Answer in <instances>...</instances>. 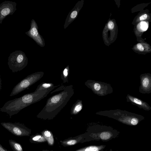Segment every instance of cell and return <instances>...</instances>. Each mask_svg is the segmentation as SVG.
Segmentation results:
<instances>
[{
  "mask_svg": "<svg viewBox=\"0 0 151 151\" xmlns=\"http://www.w3.org/2000/svg\"><path fill=\"white\" fill-rule=\"evenodd\" d=\"M8 151H9V150H8Z\"/></svg>",
  "mask_w": 151,
  "mask_h": 151,
  "instance_id": "83f0119b",
  "label": "cell"
},
{
  "mask_svg": "<svg viewBox=\"0 0 151 151\" xmlns=\"http://www.w3.org/2000/svg\"><path fill=\"white\" fill-rule=\"evenodd\" d=\"M70 68L69 65L67 66L62 71L61 76V78L63 83L68 82V76Z\"/></svg>",
  "mask_w": 151,
  "mask_h": 151,
  "instance_id": "2e32d148",
  "label": "cell"
},
{
  "mask_svg": "<svg viewBox=\"0 0 151 151\" xmlns=\"http://www.w3.org/2000/svg\"><path fill=\"white\" fill-rule=\"evenodd\" d=\"M111 133L108 132H104L101 133L100 135V138L103 140H107L111 138Z\"/></svg>",
  "mask_w": 151,
  "mask_h": 151,
  "instance_id": "d6986e66",
  "label": "cell"
},
{
  "mask_svg": "<svg viewBox=\"0 0 151 151\" xmlns=\"http://www.w3.org/2000/svg\"><path fill=\"white\" fill-rule=\"evenodd\" d=\"M77 142L76 139H70L62 142L63 144L67 145H73L76 144Z\"/></svg>",
  "mask_w": 151,
  "mask_h": 151,
  "instance_id": "ffe728a7",
  "label": "cell"
},
{
  "mask_svg": "<svg viewBox=\"0 0 151 151\" xmlns=\"http://www.w3.org/2000/svg\"><path fill=\"white\" fill-rule=\"evenodd\" d=\"M127 101L131 102L133 104L137 106L140 108L148 111L151 109V107L147 103L137 98L127 95Z\"/></svg>",
  "mask_w": 151,
  "mask_h": 151,
  "instance_id": "30bf717a",
  "label": "cell"
},
{
  "mask_svg": "<svg viewBox=\"0 0 151 151\" xmlns=\"http://www.w3.org/2000/svg\"><path fill=\"white\" fill-rule=\"evenodd\" d=\"M42 134L47 141L48 144L52 145L54 143V139L52 133L50 131L47 130L44 131L42 132Z\"/></svg>",
  "mask_w": 151,
  "mask_h": 151,
  "instance_id": "4fadbf2b",
  "label": "cell"
},
{
  "mask_svg": "<svg viewBox=\"0 0 151 151\" xmlns=\"http://www.w3.org/2000/svg\"><path fill=\"white\" fill-rule=\"evenodd\" d=\"M99 148L95 146H90L77 150L76 151H99Z\"/></svg>",
  "mask_w": 151,
  "mask_h": 151,
  "instance_id": "ac0fdd59",
  "label": "cell"
},
{
  "mask_svg": "<svg viewBox=\"0 0 151 151\" xmlns=\"http://www.w3.org/2000/svg\"><path fill=\"white\" fill-rule=\"evenodd\" d=\"M139 92L142 93H149L151 90V78L150 74H142L141 75Z\"/></svg>",
  "mask_w": 151,
  "mask_h": 151,
  "instance_id": "9c48e42d",
  "label": "cell"
},
{
  "mask_svg": "<svg viewBox=\"0 0 151 151\" xmlns=\"http://www.w3.org/2000/svg\"><path fill=\"white\" fill-rule=\"evenodd\" d=\"M45 151V150H44V151Z\"/></svg>",
  "mask_w": 151,
  "mask_h": 151,
  "instance_id": "4316f807",
  "label": "cell"
},
{
  "mask_svg": "<svg viewBox=\"0 0 151 151\" xmlns=\"http://www.w3.org/2000/svg\"><path fill=\"white\" fill-rule=\"evenodd\" d=\"M137 47L138 49L141 51H142L144 50V47L140 43H138L137 45Z\"/></svg>",
  "mask_w": 151,
  "mask_h": 151,
  "instance_id": "7402d4cb",
  "label": "cell"
},
{
  "mask_svg": "<svg viewBox=\"0 0 151 151\" xmlns=\"http://www.w3.org/2000/svg\"><path fill=\"white\" fill-rule=\"evenodd\" d=\"M108 28L111 30L112 29L114 28V24L113 22L111 21H109L108 24Z\"/></svg>",
  "mask_w": 151,
  "mask_h": 151,
  "instance_id": "44dd1931",
  "label": "cell"
},
{
  "mask_svg": "<svg viewBox=\"0 0 151 151\" xmlns=\"http://www.w3.org/2000/svg\"><path fill=\"white\" fill-rule=\"evenodd\" d=\"M28 61V58L24 52L16 50L10 55L8 64L9 69L14 73L23 69L27 65Z\"/></svg>",
  "mask_w": 151,
  "mask_h": 151,
  "instance_id": "3957f363",
  "label": "cell"
},
{
  "mask_svg": "<svg viewBox=\"0 0 151 151\" xmlns=\"http://www.w3.org/2000/svg\"><path fill=\"white\" fill-rule=\"evenodd\" d=\"M85 85L89 88L91 89L93 92L99 95L101 94L104 95L103 93H105L106 95V93L104 91V89H106V87H108L109 85L107 83H102L99 81H96L91 80H88L85 83Z\"/></svg>",
  "mask_w": 151,
  "mask_h": 151,
  "instance_id": "ba28073f",
  "label": "cell"
},
{
  "mask_svg": "<svg viewBox=\"0 0 151 151\" xmlns=\"http://www.w3.org/2000/svg\"><path fill=\"white\" fill-rule=\"evenodd\" d=\"M147 14H145L142 15L140 17L139 19L141 21H143L146 19L147 18Z\"/></svg>",
  "mask_w": 151,
  "mask_h": 151,
  "instance_id": "cb8c5ba5",
  "label": "cell"
},
{
  "mask_svg": "<svg viewBox=\"0 0 151 151\" xmlns=\"http://www.w3.org/2000/svg\"><path fill=\"white\" fill-rule=\"evenodd\" d=\"M1 124L12 134L17 137L29 136L31 134L30 129L22 123L3 122Z\"/></svg>",
  "mask_w": 151,
  "mask_h": 151,
  "instance_id": "5b68a950",
  "label": "cell"
},
{
  "mask_svg": "<svg viewBox=\"0 0 151 151\" xmlns=\"http://www.w3.org/2000/svg\"><path fill=\"white\" fill-rule=\"evenodd\" d=\"M30 140L32 142H43L46 141L43 136L41 135H36L31 136Z\"/></svg>",
  "mask_w": 151,
  "mask_h": 151,
  "instance_id": "e0dca14e",
  "label": "cell"
},
{
  "mask_svg": "<svg viewBox=\"0 0 151 151\" xmlns=\"http://www.w3.org/2000/svg\"><path fill=\"white\" fill-rule=\"evenodd\" d=\"M141 28L142 29L144 30L147 29V26L145 22H142L141 23Z\"/></svg>",
  "mask_w": 151,
  "mask_h": 151,
  "instance_id": "603a6c76",
  "label": "cell"
},
{
  "mask_svg": "<svg viewBox=\"0 0 151 151\" xmlns=\"http://www.w3.org/2000/svg\"><path fill=\"white\" fill-rule=\"evenodd\" d=\"M9 142L10 147L14 151H23L21 145L15 140L9 139Z\"/></svg>",
  "mask_w": 151,
  "mask_h": 151,
  "instance_id": "5bb4252c",
  "label": "cell"
},
{
  "mask_svg": "<svg viewBox=\"0 0 151 151\" xmlns=\"http://www.w3.org/2000/svg\"><path fill=\"white\" fill-rule=\"evenodd\" d=\"M15 2L5 1L0 4V24L8 16L12 15L17 10Z\"/></svg>",
  "mask_w": 151,
  "mask_h": 151,
  "instance_id": "8992f818",
  "label": "cell"
},
{
  "mask_svg": "<svg viewBox=\"0 0 151 151\" xmlns=\"http://www.w3.org/2000/svg\"><path fill=\"white\" fill-rule=\"evenodd\" d=\"M79 10L78 3L67 16L64 25L65 29L77 18Z\"/></svg>",
  "mask_w": 151,
  "mask_h": 151,
  "instance_id": "8fae6325",
  "label": "cell"
},
{
  "mask_svg": "<svg viewBox=\"0 0 151 151\" xmlns=\"http://www.w3.org/2000/svg\"><path fill=\"white\" fill-rule=\"evenodd\" d=\"M83 107L82 101L78 100L73 105L71 109L70 114L73 115L78 114L82 110Z\"/></svg>",
  "mask_w": 151,
  "mask_h": 151,
  "instance_id": "7c38bea8",
  "label": "cell"
},
{
  "mask_svg": "<svg viewBox=\"0 0 151 151\" xmlns=\"http://www.w3.org/2000/svg\"><path fill=\"white\" fill-rule=\"evenodd\" d=\"M55 86L52 83L43 82L37 86L35 91H44L50 89Z\"/></svg>",
  "mask_w": 151,
  "mask_h": 151,
  "instance_id": "9a60e30c",
  "label": "cell"
},
{
  "mask_svg": "<svg viewBox=\"0 0 151 151\" xmlns=\"http://www.w3.org/2000/svg\"><path fill=\"white\" fill-rule=\"evenodd\" d=\"M0 151H8V150L0 144Z\"/></svg>",
  "mask_w": 151,
  "mask_h": 151,
  "instance_id": "d4e9b609",
  "label": "cell"
},
{
  "mask_svg": "<svg viewBox=\"0 0 151 151\" xmlns=\"http://www.w3.org/2000/svg\"><path fill=\"white\" fill-rule=\"evenodd\" d=\"M28 36L33 39L41 47L45 45L44 40L40 35L38 31V27L35 21L32 19L30 24V29L25 32Z\"/></svg>",
  "mask_w": 151,
  "mask_h": 151,
  "instance_id": "52a82bcc",
  "label": "cell"
},
{
  "mask_svg": "<svg viewBox=\"0 0 151 151\" xmlns=\"http://www.w3.org/2000/svg\"><path fill=\"white\" fill-rule=\"evenodd\" d=\"M2 81L1 77V75H0V91L2 88Z\"/></svg>",
  "mask_w": 151,
  "mask_h": 151,
  "instance_id": "484cf974",
  "label": "cell"
},
{
  "mask_svg": "<svg viewBox=\"0 0 151 151\" xmlns=\"http://www.w3.org/2000/svg\"><path fill=\"white\" fill-rule=\"evenodd\" d=\"M61 90L60 93L50 97L44 107L37 116L43 119H51L55 117L66 105L74 93L73 86H62L51 93Z\"/></svg>",
  "mask_w": 151,
  "mask_h": 151,
  "instance_id": "6da1fadb",
  "label": "cell"
},
{
  "mask_svg": "<svg viewBox=\"0 0 151 151\" xmlns=\"http://www.w3.org/2000/svg\"><path fill=\"white\" fill-rule=\"evenodd\" d=\"M58 86L44 91H35L19 98L9 100L0 108V111L7 114L11 118L12 116L17 114L24 108L46 97L51 91Z\"/></svg>",
  "mask_w": 151,
  "mask_h": 151,
  "instance_id": "7a4b0ae2",
  "label": "cell"
},
{
  "mask_svg": "<svg viewBox=\"0 0 151 151\" xmlns=\"http://www.w3.org/2000/svg\"><path fill=\"white\" fill-rule=\"evenodd\" d=\"M44 74L43 72L40 71L28 76L14 87L9 96H15L24 91L40 80Z\"/></svg>",
  "mask_w": 151,
  "mask_h": 151,
  "instance_id": "277c9868",
  "label": "cell"
}]
</instances>
